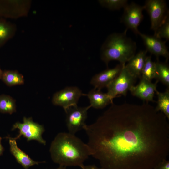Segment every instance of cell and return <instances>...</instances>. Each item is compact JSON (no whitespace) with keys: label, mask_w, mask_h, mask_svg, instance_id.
Listing matches in <instances>:
<instances>
[{"label":"cell","mask_w":169,"mask_h":169,"mask_svg":"<svg viewBox=\"0 0 169 169\" xmlns=\"http://www.w3.org/2000/svg\"><path fill=\"white\" fill-rule=\"evenodd\" d=\"M16 110L15 100L5 95H0V112L11 114Z\"/></svg>","instance_id":"19"},{"label":"cell","mask_w":169,"mask_h":169,"mask_svg":"<svg viewBox=\"0 0 169 169\" xmlns=\"http://www.w3.org/2000/svg\"><path fill=\"white\" fill-rule=\"evenodd\" d=\"M84 95L88 98L91 107L95 109H102L109 104L113 103L107 93L94 88Z\"/></svg>","instance_id":"15"},{"label":"cell","mask_w":169,"mask_h":169,"mask_svg":"<svg viewBox=\"0 0 169 169\" xmlns=\"http://www.w3.org/2000/svg\"><path fill=\"white\" fill-rule=\"evenodd\" d=\"M150 19L151 29L155 33L169 17V12L163 0H147L143 6Z\"/></svg>","instance_id":"6"},{"label":"cell","mask_w":169,"mask_h":169,"mask_svg":"<svg viewBox=\"0 0 169 169\" xmlns=\"http://www.w3.org/2000/svg\"><path fill=\"white\" fill-rule=\"evenodd\" d=\"M12 33L11 26L5 22L0 20V46L10 38Z\"/></svg>","instance_id":"22"},{"label":"cell","mask_w":169,"mask_h":169,"mask_svg":"<svg viewBox=\"0 0 169 169\" xmlns=\"http://www.w3.org/2000/svg\"><path fill=\"white\" fill-rule=\"evenodd\" d=\"M123 65L120 64L111 69H108L95 74L92 78L90 84L94 88L101 90L107 86L118 75Z\"/></svg>","instance_id":"12"},{"label":"cell","mask_w":169,"mask_h":169,"mask_svg":"<svg viewBox=\"0 0 169 169\" xmlns=\"http://www.w3.org/2000/svg\"><path fill=\"white\" fill-rule=\"evenodd\" d=\"M147 51L141 50L135 54L127 62L125 66L135 77L140 78L146 58Z\"/></svg>","instance_id":"14"},{"label":"cell","mask_w":169,"mask_h":169,"mask_svg":"<svg viewBox=\"0 0 169 169\" xmlns=\"http://www.w3.org/2000/svg\"><path fill=\"white\" fill-rule=\"evenodd\" d=\"M91 107L90 105L84 107L73 106L67 109L65 112L66 124L69 132L74 134L83 129L86 124L87 111Z\"/></svg>","instance_id":"8"},{"label":"cell","mask_w":169,"mask_h":169,"mask_svg":"<svg viewBox=\"0 0 169 169\" xmlns=\"http://www.w3.org/2000/svg\"><path fill=\"white\" fill-rule=\"evenodd\" d=\"M84 95L76 86L67 87L54 93L52 102L53 105L63 108L65 111L70 107L77 106L78 101Z\"/></svg>","instance_id":"7"},{"label":"cell","mask_w":169,"mask_h":169,"mask_svg":"<svg viewBox=\"0 0 169 169\" xmlns=\"http://www.w3.org/2000/svg\"><path fill=\"white\" fill-rule=\"evenodd\" d=\"M157 97L156 110L162 112L169 120V88L163 92H156Z\"/></svg>","instance_id":"18"},{"label":"cell","mask_w":169,"mask_h":169,"mask_svg":"<svg viewBox=\"0 0 169 169\" xmlns=\"http://www.w3.org/2000/svg\"><path fill=\"white\" fill-rule=\"evenodd\" d=\"M10 146V151L15 158L17 162L20 164L25 169H28L35 165H38L44 162H38L32 159L28 155L19 148L17 146L16 140L12 137H8Z\"/></svg>","instance_id":"13"},{"label":"cell","mask_w":169,"mask_h":169,"mask_svg":"<svg viewBox=\"0 0 169 169\" xmlns=\"http://www.w3.org/2000/svg\"><path fill=\"white\" fill-rule=\"evenodd\" d=\"M83 129L102 169H154L169 155L167 119L147 102L113 103Z\"/></svg>","instance_id":"1"},{"label":"cell","mask_w":169,"mask_h":169,"mask_svg":"<svg viewBox=\"0 0 169 169\" xmlns=\"http://www.w3.org/2000/svg\"><path fill=\"white\" fill-rule=\"evenodd\" d=\"M81 169H102L101 167L99 168L94 165H84Z\"/></svg>","instance_id":"25"},{"label":"cell","mask_w":169,"mask_h":169,"mask_svg":"<svg viewBox=\"0 0 169 169\" xmlns=\"http://www.w3.org/2000/svg\"><path fill=\"white\" fill-rule=\"evenodd\" d=\"M2 138L0 137V156L3 153L4 151V148L1 144Z\"/></svg>","instance_id":"26"},{"label":"cell","mask_w":169,"mask_h":169,"mask_svg":"<svg viewBox=\"0 0 169 169\" xmlns=\"http://www.w3.org/2000/svg\"><path fill=\"white\" fill-rule=\"evenodd\" d=\"M154 36L160 38H165L166 41L169 39V17L158 29Z\"/></svg>","instance_id":"23"},{"label":"cell","mask_w":169,"mask_h":169,"mask_svg":"<svg viewBox=\"0 0 169 169\" xmlns=\"http://www.w3.org/2000/svg\"><path fill=\"white\" fill-rule=\"evenodd\" d=\"M123 65L118 75L107 86V94L113 101L114 98L122 95L125 96L134 85L136 78Z\"/></svg>","instance_id":"4"},{"label":"cell","mask_w":169,"mask_h":169,"mask_svg":"<svg viewBox=\"0 0 169 169\" xmlns=\"http://www.w3.org/2000/svg\"><path fill=\"white\" fill-rule=\"evenodd\" d=\"M140 81L136 86H132L129 91L134 96L137 97L146 102H154L153 98L157 90L158 81L154 83L141 77Z\"/></svg>","instance_id":"10"},{"label":"cell","mask_w":169,"mask_h":169,"mask_svg":"<svg viewBox=\"0 0 169 169\" xmlns=\"http://www.w3.org/2000/svg\"><path fill=\"white\" fill-rule=\"evenodd\" d=\"M155 62L152 61L151 55L147 56L141 77L151 81L153 79L155 78Z\"/></svg>","instance_id":"20"},{"label":"cell","mask_w":169,"mask_h":169,"mask_svg":"<svg viewBox=\"0 0 169 169\" xmlns=\"http://www.w3.org/2000/svg\"><path fill=\"white\" fill-rule=\"evenodd\" d=\"M154 169H169V161L166 159L162 161Z\"/></svg>","instance_id":"24"},{"label":"cell","mask_w":169,"mask_h":169,"mask_svg":"<svg viewBox=\"0 0 169 169\" xmlns=\"http://www.w3.org/2000/svg\"><path fill=\"white\" fill-rule=\"evenodd\" d=\"M1 79L9 86L22 84L24 82L23 76L16 71H3Z\"/></svg>","instance_id":"17"},{"label":"cell","mask_w":169,"mask_h":169,"mask_svg":"<svg viewBox=\"0 0 169 169\" xmlns=\"http://www.w3.org/2000/svg\"><path fill=\"white\" fill-rule=\"evenodd\" d=\"M3 73V71H2L0 67V79H1V76Z\"/></svg>","instance_id":"28"},{"label":"cell","mask_w":169,"mask_h":169,"mask_svg":"<svg viewBox=\"0 0 169 169\" xmlns=\"http://www.w3.org/2000/svg\"><path fill=\"white\" fill-rule=\"evenodd\" d=\"M66 167L59 166V167L55 169H66Z\"/></svg>","instance_id":"27"},{"label":"cell","mask_w":169,"mask_h":169,"mask_svg":"<svg viewBox=\"0 0 169 169\" xmlns=\"http://www.w3.org/2000/svg\"><path fill=\"white\" fill-rule=\"evenodd\" d=\"M123 8L121 21L126 27V29H130L135 34H138L140 32L138 28L143 18V6L131 2L128 3Z\"/></svg>","instance_id":"9"},{"label":"cell","mask_w":169,"mask_h":169,"mask_svg":"<svg viewBox=\"0 0 169 169\" xmlns=\"http://www.w3.org/2000/svg\"><path fill=\"white\" fill-rule=\"evenodd\" d=\"M127 31L110 35L102 45L101 59L107 66L112 60H116L121 64L125 65L135 54L136 43L127 36Z\"/></svg>","instance_id":"3"},{"label":"cell","mask_w":169,"mask_h":169,"mask_svg":"<svg viewBox=\"0 0 169 169\" xmlns=\"http://www.w3.org/2000/svg\"><path fill=\"white\" fill-rule=\"evenodd\" d=\"M126 0H100L99 2L102 6L111 10H117L124 8L128 4Z\"/></svg>","instance_id":"21"},{"label":"cell","mask_w":169,"mask_h":169,"mask_svg":"<svg viewBox=\"0 0 169 169\" xmlns=\"http://www.w3.org/2000/svg\"><path fill=\"white\" fill-rule=\"evenodd\" d=\"M156 66L155 78L169 88V67L166 63L160 62L157 58L155 62Z\"/></svg>","instance_id":"16"},{"label":"cell","mask_w":169,"mask_h":169,"mask_svg":"<svg viewBox=\"0 0 169 169\" xmlns=\"http://www.w3.org/2000/svg\"><path fill=\"white\" fill-rule=\"evenodd\" d=\"M142 39L147 52L156 56L157 58L160 56L166 58L167 60L169 53L166 42L154 36L147 35L139 32L138 34Z\"/></svg>","instance_id":"11"},{"label":"cell","mask_w":169,"mask_h":169,"mask_svg":"<svg viewBox=\"0 0 169 169\" xmlns=\"http://www.w3.org/2000/svg\"><path fill=\"white\" fill-rule=\"evenodd\" d=\"M18 129L19 134L15 137L12 138L14 140L19 139L22 136L26 138L28 141L35 140L44 145L46 142L43 139L42 134L45 129L43 125L34 122L32 118L24 117L23 122H16L13 126L12 130Z\"/></svg>","instance_id":"5"},{"label":"cell","mask_w":169,"mask_h":169,"mask_svg":"<svg viewBox=\"0 0 169 169\" xmlns=\"http://www.w3.org/2000/svg\"><path fill=\"white\" fill-rule=\"evenodd\" d=\"M49 152L52 161L59 166L81 168L85 160L92 155L87 144L69 132L58 133L51 143Z\"/></svg>","instance_id":"2"}]
</instances>
